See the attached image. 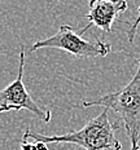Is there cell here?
<instances>
[{"mask_svg":"<svg viewBox=\"0 0 140 150\" xmlns=\"http://www.w3.org/2000/svg\"><path fill=\"white\" fill-rule=\"evenodd\" d=\"M21 150H38V145L36 142H30L29 139H23L21 140Z\"/></svg>","mask_w":140,"mask_h":150,"instance_id":"52a82bcc","label":"cell"},{"mask_svg":"<svg viewBox=\"0 0 140 150\" xmlns=\"http://www.w3.org/2000/svg\"><path fill=\"white\" fill-rule=\"evenodd\" d=\"M117 129L118 124L112 123L109 119V109H104L97 117L92 118L86 126L74 132L56 136H44L30 128H26L22 137L45 144H74L85 150H122V144L116 137Z\"/></svg>","mask_w":140,"mask_h":150,"instance_id":"6da1fadb","label":"cell"},{"mask_svg":"<svg viewBox=\"0 0 140 150\" xmlns=\"http://www.w3.org/2000/svg\"><path fill=\"white\" fill-rule=\"evenodd\" d=\"M140 25V4H139V9H138V17L135 18V21L132 22L131 27H130L129 33H127V40L130 43H134V39L136 36V33H138V27Z\"/></svg>","mask_w":140,"mask_h":150,"instance_id":"8992f818","label":"cell"},{"mask_svg":"<svg viewBox=\"0 0 140 150\" xmlns=\"http://www.w3.org/2000/svg\"><path fill=\"white\" fill-rule=\"evenodd\" d=\"M23 67H25V48L22 47L20 52V64H18V75L12 83L5 88L0 89V112L9 110H29L40 120L48 123L52 119V112L48 109L40 108L33 100L23 84Z\"/></svg>","mask_w":140,"mask_h":150,"instance_id":"277c9868","label":"cell"},{"mask_svg":"<svg viewBox=\"0 0 140 150\" xmlns=\"http://www.w3.org/2000/svg\"><path fill=\"white\" fill-rule=\"evenodd\" d=\"M126 0H90L88 1V13L86 18L88 25L79 31V35L85 34L92 25L97 26L104 33H112L113 23L117 21L118 16L126 12L127 9Z\"/></svg>","mask_w":140,"mask_h":150,"instance_id":"5b68a950","label":"cell"},{"mask_svg":"<svg viewBox=\"0 0 140 150\" xmlns=\"http://www.w3.org/2000/svg\"><path fill=\"white\" fill-rule=\"evenodd\" d=\"M82 108L102 106L113 110L123 122L129 136L131 150H140V57L138 58V70L132 79L117 92L104 95L96 100H90L80 104Z\"/></svg>","mask_w":140,"mask_h":150,"instance_id":"7a4b0ae2","label":"cell"},{"mask_svg":"<svg viewBox=\"0 0 140 150\" xmlns=\"http://www.w3.org/2000/svg\"><path fill=\"white\" fill-rule=\"evenodd\" d=\"M42 48L62 49L73 54L74 57L80 58L105 57L112 51L110 43L104 40H97V42L85 40L69 25H61L55 35L35 42L31 45V52H36Z\"/></svg>","mask_w":140,"mask_h":150,"instance_id":"3957f363","label":"cell"}]
</instances>
